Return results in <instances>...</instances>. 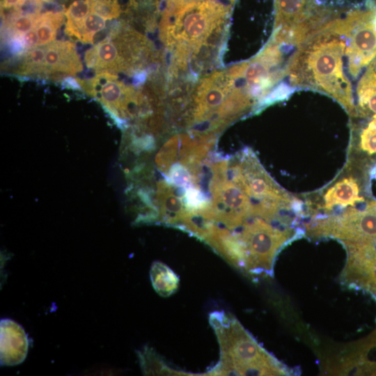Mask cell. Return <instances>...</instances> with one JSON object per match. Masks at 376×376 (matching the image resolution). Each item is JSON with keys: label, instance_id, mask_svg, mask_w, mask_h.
Instances as JSON below:
<instances>
[{"label": "cell", "instance_id": "6da1fadb", "mask_svg": "<svg viewBox=\"0 0 376 376\" xmlns=\"http://www.w3.org/2000/svg\"><path fill=\"white\" fill-rule=\"evenodd\" d=\"M341 13L297 46L288 61L285 75L292 86L329 95L354 114L352 84L345 64L347 13Z\"/></svg>", "mask_w": 376, "mask_h": 376}, {"label": "cell", "instance_id": "7a4b0ae2", "mask_svg": "<svg viewBox=\"0 0 376 376\" xmlns=\"http://www.w3.org/2000/svg\"><path fill=\"white\" fill-rule=\"evenodd\" d=\"M210 322L220 345V361L214 375H281L288 371L269 354L233 317L216 311Z\"/></svg>", "mask_w": 376, "mask_h": 376}, {"label": "cell", "instance_id": "3957f363", "mask_svg": "<svg viewBox=\"0 0 376 376\" xmlns=\"http://www.w3.org/2000/svg\"><path fill=\"white\" fill-rule=\"evenodd\" d=\"M375 15V6L353 11L345 49L347 68L352 77H357L376 58Z\"/></svg>", "mask_w": 376, "mask_h": 376}, {"label": "cell", "instance_id": "277c9868", "mask_svg": "<svg viewBox=\"0 0 376 376\" xmlns=\"http://www.w3.org/2000/svg\"><path fill=\"white\" fill-rule=\"evenodd\" d=\"M323 233L330 234L346 244H358L376 239V203L363 210L351 209L340 219L328 221Z\"/></svg>", "mask_w": 376, "mask_h": 376}, {"label": "cell", "instance_id": "5b68a950", "mask_svg": "<svg viewBox=\"0 0 376 376\" xmlns=\"http://www.w3.org/2000/svg\"><path fill=\"white\" fill-rule=\"evenodd\" d=\"M322 7L315 0H274L275 22L272 38L276 40L283 38Z\"/></svg>", "mask_w": 376, "mask_h": 376}, {"label": "cell", "instance_id": "8992f818", "mask_svg": "<svg viewBox=\"0 0 376 376\" xmlns=\"http://www.w3.org/2000/svg\"><path fill=\"white\" fill-rule=\"evenodd\" d=\"M30 340L21 324L9 318L0 321V363L13 366L26 359Z\"/></svg>", "mask_w": 376, "mask_h": 376}, {"label": "cell", "instance_id": "52a82bcc", "mask_svg": "<svg viewBox=\"0 0 376 376\" xmlns=\"http://www.w3.org/2000/svg\"><path fill=\"white\" fill-rule=\"evenodd\" d=\"M83 65L74 43L57 40L45 45V75H75Z\"/></svg>", "mask_w": 376, "mask_h": 376}, {"label": "cell", "instance_id": "ba28073f", "mask_svg": "<svg viewBox=\"0 0 376 376\" xmlns=\"http://www.w3.org/2000/svg\"><path fill=\"white\" fill-rule=\"evenodd\" d=\"M86 66L98 72H127L119 49L111 36L98 42L85 53Z\"/></svg>", "mask_w": 376, "mask_h": 376}, {"label": "cell", "instance_id": "9c48e42d", "mask_svg": "<svg viewBox=\"0 0 376 376\" xmlns=\"http://www.w3.org/2000/svg\"><path fill=\"white\" fill-rule=\"evenodd\" d=\"M357 95L361 114L376 115V58L361 77L357 87Z\"/></svg>", "mask_w": 376, "mask_h": 376}, {"label": "cell", "instance_id": "30bf717a", "mask_svg": "<svg viewBox=\"0 0 376 376\" xmlns=\"http://www.w3.org/2000/svg\"><path fill=\"white\" fill-rule=\"evenodd\" d=\"M359 196V187L355 180L346 178L329 188L324 195L325 207L331 209L334 206L354 205L361 201Z\"/></svg>", "mask_w": 376, "mask_h": 376}, {"label": "cell", "instance_id": "8fae6325", "mask_svg": "<svg viewBox=\"0 0 376 376\" xmlns=\"http://www.w3.org/2000/svg\"><path fill=\"white\" fill-rule=\"evenodd\" d=\"M65 13L49 10L39 15L35 25L38 46L48 45L56 39L58 29L64 22Z\"/></svg>", "mask_w": 376, "mask_h": 376}, {"label": "cell", "instance_id": "7c38bea8", "mask_svg": "<svg viewBox=\"0 0 376 376\" xmlns=\"http://www.w3.org/2000/svg\"><path fill=\"white\" fill-rule=\"evenodd\" d=\"M150 277L155 290L161 296L168 297L178 288V276L167 265L161 262L152 263Z\"/></svg>", "mask_w": 376, "mask_h": 376}, {"label": "cell", "instance_id": "4fadbf2b", "mask_svg": "<svg viewBox=\"0 0 376 376\" xmlns=\"http://www.w3.org/2000/svg\"><path fill=\"white\" fill-rule=\"evenodd\" d=\"M90 12L86 0H75L65 12L67 21L65 32L67 35L80 40L84 22Z\"/></svg>", "mask_w": 376, "mask_h": 376}, {"label": "cell", "instance_id": "5bb4252c", "mask_svg": "<svg viewBox=\"0 0 376 376\" xmlns=\"http://www.w3.org/2000/svg\"><path fill=\"white\" fill-rule=\"evenodd\" d=\"M45 45L31 47L24 52L17 73L22 75H45Z\"/></svg>", "mask_w": 376, "mask_h": 376}, {"label": "cell", "instance_id": "9a60e30c", "mask_svg": "<svg viewBox=\"0 0 376 376\" xmlns=\"http://www.w3.org/2000/svg\"><path fill=\"white\" fill-rule=\"evenodd\" d=\"M140 366L144 375H167V373H177L170 369L163 362L155 352L148 347L137 352Z\"/></svg>", "mask_w": 376, "mask_h": 376}, {"label": "cell", "instance_id": "2e32d148", "mask_svg": "<svg viewBox=\"0 0 376 376\" xmlns=\"http://www.w3.org/2000/svg\"><path fill=\"white\" fill-rule=\"evenodd\" d=\"M91 12L97 13L106 19L117 18L122 12L119 0H86Z\"/></svg>", "mask_w": 376, "mask_h": 376}, {"label": "cell", "instance_id": "e0dca14e", "mask_svg": "<svg viewBox=\"0 0 376 376\" xmlns=\"http://www.w3.org/2000/svg\"><path fill=\"white\" fill-rule=\"evenodd\" d=\"M106 20L101 15L90 11L84 19L79 40L84 43H93L95 35L104 29Z\"/></svg>", "mask_w": 376, "mask_h": 376}, {"label": "cell", "instance_id": "ac0fdd59", "mask_svg": "<svg viewBox=\"0 0 376 376\" xmlns=\"http://www.w3.org/2000/svg\"><path fill=\"white\" fill-rule=\"evenodd\" d=\"M40 15V13L36 15L24 14L13 10L9 19V26L15 36H20L33 29Z\"/></svg>", "mask_w": 376, "mask_h": 376}, {"label": "cell", "instance_id": "d6986e66", "mask_svg": "<svg viewBox=\"0 0 376 376\" xmlns=\"http://www.w3.org/2000/svg\"><path fill=\"white\" fill-rule=\"evenodd\" d=\"M360 145L361 149L369 155L376 153V125L372 122L362 131Z\"/></svg>", "mask_w": 376, "mask_h": 376}, {"label": "cell", "instance_id": "ffe728a7", "mask_svg": "<svg viewBox=\"0 0 376 376\" xmlns=\"http://www.w3.org/2000/svg\"><path fill=\"white\" fill-rule=\"evenodd\" d=\"M25 0H2L1 3V8H15L22 6Z\"/></svg>", "mask_w": 376, "mask_h": 376}, {"label": "cell", "instance_id": "44dd1931", "mask_svg": "<svg viewBox=\"0 0 376 376\" xmlns=\"http://www.w3.org/2000/svg\"><path fill=\"white\" fill-rule=\"evenodd\" d=\"M375 23H376V15H375Z\"/></svg>", "mask_w": 376, "mask_h": 376}]
</instances>
